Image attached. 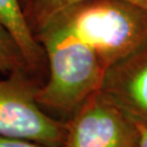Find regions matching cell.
Instances as JSON below:
<instances>
[{
    "label": "cell",
    "mask_w": 147,
    "mask_h": 147,
    "mask_svg": "<svg viewBox=\"0 0 147 147\" xmlns=\"http://www.w3.org/2000/svg\"><path fill=\"white\" fill-rule=\"evenodd\" d=\"M42 28L86 45L107 71L147 44V10L123 0H83L57 12Z\"/></svg>",
    "instance_id": "cell-1"
},
{
    "label": "cell",
    "mask_w": 147,
    "mask_h": 147,
    "mask_svg": "<svg viewBox=\"0 0 147 147\" xmlns=\"http://www.w3.org/2000/svg\"><path fill=\"white\" fill-rule=\"evenodd\" d=\"M44 48L48 73L36 100L48 115L65 121L100 89L106 70L96 53L73 37L42 28L34 35Z\"/></svg>",
    "instance_id": "cell-2"
},
{
    "label": "cell",
    "mask_w": 147,
    "mask_h": 147,
    "mask_svg": "<svg viewBox=\"0 0 147 147\" xmlns=\"http://www.w3.org/2000/svg\"><path fill=\"white\" fill-rule=\"evenodd\" d=\"M42 83L28 70H19L0 80V136L63 146L65 122L45 112L36 100Z\"/></svg>",
    "instance_id": "cell-3"
},
{
    "label": "cell",
    "mask_w": 147,
    "mask_h": 147,
    "mask_svg": "<svg viewBox=\"0 0 147 147\" xmlns=\"http://www.w3.org/2000/svg\"><path fill=\"white\" fill-rule=\"evenodd\" d=\"M64 122L62 147H136L138 133L134 120L100 90L90 95Z\"/></svg>",
    "instance_id": "cell-4"
},
{
    "label": "cell",
    "mask_w": 147,
    "mask_h": 147,
    "mask_svg": "<svg viewBox=\"0 0 147 147\" xmlns=\"http://www.w3.org/2000/svg\"><path fill=\"white\" fill-rule=\"evenodd\" d=\"M100 92L147 124V44L106 71Z\"/></svg>",
    "instance_id": "cell-5"
},
{
    "label": "cell",
    "mask_w": 147,
    "mask_h": 147,
    "mask_svg": "<svg viewBox=\"0 0 147 147\" xmlns=\"http://www.w3.org/2000/svg\"><path fill=\"white\" fill-rule=\"evenodd\" d=\"M0 24L19 45L28 70L45 82L48 73L46 53L27 25L23 0H0Z\"/></svg>",
    "instance_id": "cell-6"
},
{
    "label": "cell",
    "mask_w": 147,
    "mask_h": 147,
    "mask_svg": "<svg viewBox=\"0 0 147 147\" xmlns=\"http://www.w3.org/2000/svg\"><path fill=\"white\" fill-rule=\"evenodd\" d=\"M80 1L83 0H26L23 5V12L33 35H35V33L57 12ZM123 1L142 7L147 10V0Z\"/></svg>",
    "instance_id": "cell-7"
},
{
    "label": "cell",
    "mask_w": 147,
    "mask_h": 147,
    "mask_svg": "<svg viewBox=\"0 0 147 147\" xmlns=\"http://www.w3.org/2000/svg\"><path fill=\"white\" fill-rule=\"evenodd\" d=\"M19 70H28L25 59L14 38L0 24V73L8 75Z\"/></svg>",
    "instance_id": "cell-8"
},
{
    "label": "cell",
    "mask_w": 147,
    "mask_h": 147,
    "mask_svg": "<svg viewBox=\"0 0 147 147\" xmlns=\"http://www.w3.org/2000/svg\"><path fill=\"white\" fill-rule=\"evenodd\" d=\"M0 147H49L39 143L32 142L21 138H11V137L0 136Z\"/></svg>",
    "instance_id": "cell-9"
},
{
    "label": "cell",
    "mask_w": 147,
    "mask_h": 147,
    "mask_svg": "<svg viewBox=\"0 0 147 147\" xmlns=\"http://www.w3.org/2000/svg\"><path fill=\"white\" fill-rule=\"evenodd\" d=\"M133 120L135 122V125L137 127V133H138L136 147H147V124L136 120V119H133Z\"/></svg>",
    "instance_id": "cell-10"
},
{
    "label": "cell",
    "mask_w": 147,
    "mask_h": 147,
    "mask_svg": "<svg viewBox=\"0 0 147 147\" xmlns=\"http://www.w3.org/2000/svg\"><path fill=\"white\" fill-rule=\"evenodd\" d=\"M25 1H26V0H23V5H24V3H25Z\"/></svg>",
    "instance_id": "cell-11"
}]
</instances>
